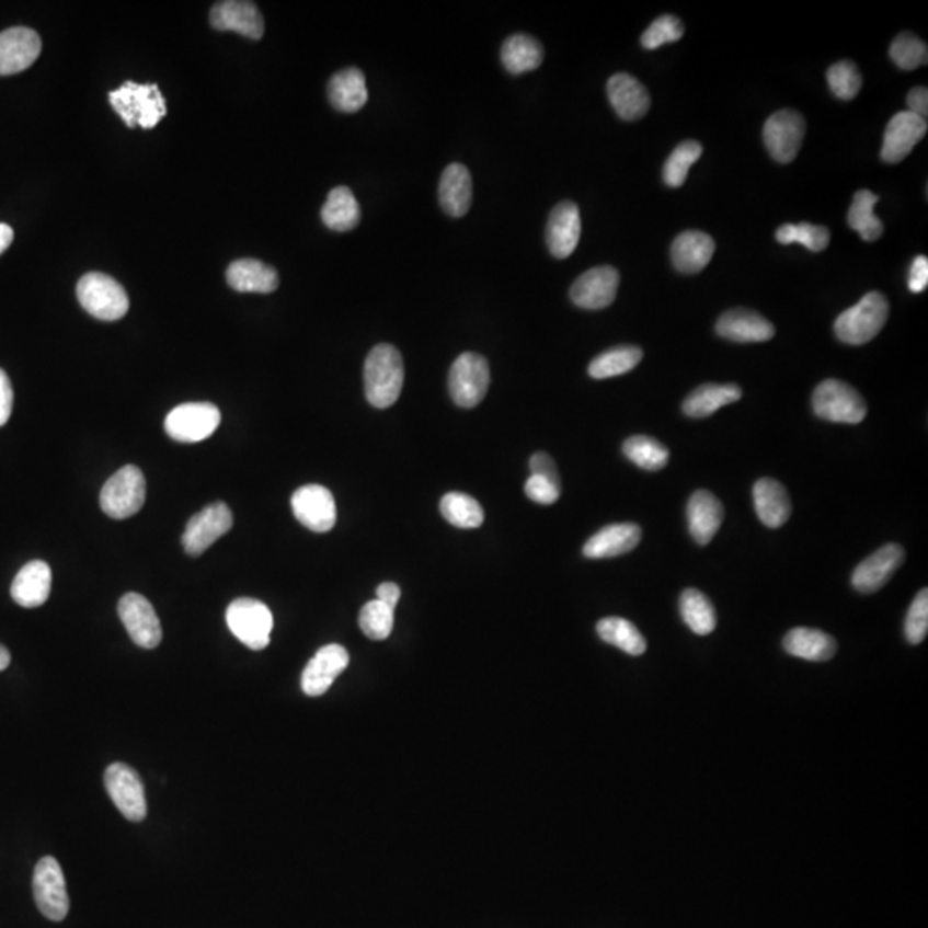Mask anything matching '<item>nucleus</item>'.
I'll use <instances>...</instances> for the list:
<instances>
[{
  "instance_id": "obj_14",
  "label": "nucleus",
  "mask_w": 928,
  "mask_h": 928,
  "mask_svg": "<svg viewBox=\"0 0 928 928\" xmlns=\"http://www.w3.org/2000/svg\"><path fill=\"white\" fill-rule=\"evenodd\" d=\"M121 621L133 642L141 649H157L162 642V626L152 604L140 594H126L117 606Z\"/></svg>"
},
{
  "instance_id": "obj_5",
  "label": "nucleus",
  "mask_w": 928,
  "mask_h": 928,
  "mask_svg": "<svg viewBox=\"0 0 928 928\" xmlns=\"http://www.w3.org/2000/svg\"><path fill=\"white\" fill-rule=\"evenodd\" d=\"M813 411L825 422L857 425L863 422L869 406L863 396L843 380L827 379L813 392Z\"/></svg>"
},
{
  "instance_id": "obj_32",
  "label": "nucleus",
  "mask_w": 928,
  "mask_h": 928,
  "mask_svg": "<svg viewBox=\"0 0 928 928\" xmlns=\"http://www.w3.org/2000/svg\"><path fill=\"white\" fill-rule=\"evenodd\" d=\"M754 503L758 518L769 528H781L791 516V499L777 480H758L754 486Z\"/></svg>"
},
{
  "instance_id": "obj_39",
  "label": "nucleus",
  "mask_w": 928,
  "mask_h": 928,
  "mask_svg": "<svg viewBox=\"0 0 928 928\" xmlns=\"http://www.w3.org/2000/svg\"><path fill=\"white\" fill-rule=\"evenodd\" d=\"M598 637L609 645L618 646L626 654L638 655L645 654L646 640L643 634L638 631L637 626L628 619L622 618H606L598 621Z\"/></svg>"
},
{
  "instance_id": "obj_3",
  "label": "nucleus",
  "mask_w": 928,
  "mask_h": 928,
  "mask_svg": "<svg viewBox=\"0 0 928 928\" xmlns=\"http://www.w3.org/2000/svg\"><path fill=\"white\" fill-rule=\"evenodd\" d=\"M887 319V298L882 293L872 291L837 317L834 331L843 343L861 346L881 334Z\"/></svg>"
},
{
  "instance_id": "obj_21",
  "label": "nucleus",
  "mask_w": 928,
  "mask_h": 928,
  "mask_svg": "<svg viewBox=\"0 0 928 928\" xmlns=\"http://www.w3.org/2000/svg\"><path fill=\"white\" fill-rule=\"evenodd\" d=\"M210 24L219 32L240 33L252 41H260L265 32V23L259 8L244 0H226L214 5Z\"/></svg>"
},
{
  "instance_id": "obj_37",
  "label": "nucleus",
  "mask_w": 928,
  "mask_h": 928,
  "mask_svg": "<svg viewBox=\"0 0 928 928\" xmlns=\"http://www.w3.org/2000/svg\"><path fill=\"white\" fill-rule=\"evenodd\" d=\"M877 202H879V196L873 195L869 190H860L857 195L852 196V204L848 211L849 228L857 231L861 236V240L869 241V243L879 240L884 234V224L873 214Z\"/></svg>"
},
{
  "instance_id": "obj_56",
  "label": "nucleus",
  "mask_w": 928,
  "mask_h": 928,
  "mask_svg": "<svg viewBox=\"0 0 928 928\" xmlns=\"http://www.w3.org/2000/svg\"><path fill=\"white\" fill-rule=\"evenodd\" d=\"M12 240H14V231L8 224H0V255L11 247Z\"/></svg>"
},
{
  "instance_id": "obj_30",
  "label": "nucleus",
  "mask_w": 928,
  "mask_h": 928,
  "mask_svg": "<svg viewBox=\"0 0 928 928\" xmlns=\"http://www.w3.org/2000/svg\"><path fill=\"white\" fill-rule=\"evenodd\" d=\"M226 277H228L229 286L240 293L268 295L279 287L277 271L260 260H236L229 265Z\"/></svg>"
},
{
  "instance_id": "obj_44",
  "label": "nucleus",
  "mask_w": 928,
  "mask_h": 928,
  "mask_svg": "<svg viewBox=\"0 0 928 928\" xmlns=\"http://www.w3.org/2000/svg\"><path fill=\"white\" fill-rule=\"evenodd\" d=\"M701 153H703V147L698 141L688 140L677 145L662 171V177L667 186H683L688 177L689 169L700 159Z\"/></svg>"
},
{
  "instance_id": "obj_35",
  "label": "nucleus",
  "mask_w": 928,
  "mask_h": 928,
  "mask_svg": "<svg viewBox=\"0 0 928 928\" xmlns=\"http://www.w3.org/2000/svg\"><path fill=\"white\" fill-rule=\"evenodd\" d=\"M501 60L511 75L535 71L543 62V47L534 36L525 33L511 35L501 48Z\"/></svg>"
},
{
  "instance_id": "obj_54",
  "label": "nucleus",
  "mask_w": 928,
  "mask_h": 928,
  "mask_svg": "<svg viewBox=\"0 0 928 928\" xmlns=\"http://www.w3.org/2000/svg\"><path fill=\"white\" fill-rule=\"evenodd\" d=\"M906 104H908V112L915 114V116L925 117L927 119L928 114V92L927 88L917 87L913 88L912 92L906 96Z\"/></svg>"
},
{
  "instance_id": "obj_2",
  "label": "nucleus",
  "mask_w": 928,
  "mask_h": 928,
  "mask_svg": "<svg viewBox=\"0 0 928 928\" xmlns=\"http://www.w3.org/2000/svg\"><path fill=\"white\" fill-rule=\"evenodd\" d=\"M114 111L128 128L152 129L168 114L164 95L157 84H138L126 81L123 87L108 93Z\"/></svg>"
},
{
  "instance_id": "obj_29",
  "label": "nucleus",
  "mask_w": 928,
  "mask_h": 928,
  "mask_svg": "<svg viewBox=\"0 0 928 928\" xmlns=\"http://www.w3.org/2000/svg\"><path fill=\"white\" fill-rule=\"evenodd\" d=\"M715 253L712 236L701 231H686L677 236L671 248L674 267L683 274H697L703 271Z\"/></svg>"
},
{
  "instance_id": "obj_16",
  "label": "nucleus",
  "mask_w": 928,
  "mask_h": 928,
  "mask_svg": "<svg viewBox=\"0 0 928 928\" xmlns=\"http://www.w3.org/2000/svg\"><path fill=\"white\" fill-rule=\"evenodd\" d=\"M619 272L609 265L591 268L571 286V301L583 310H604L618 295Z\"/></svg>"
},
{
  "instance_id": "obj_8",
  "label": "nucleus",
  "mask_w": 928,
  "mask_h": 928,
  "mask_svg": "<svg viewBox=\"0 0 928 928\" xmlns=\"http://www.w3.org/2000/svg\"><path fill=\"white\" fill-rule=\"evenodd\" d=\"M491 386L489 362L477 353H462L449 371L450 398L459 408L479 406Z\"/></svg>"
},
{
  "instance_id": "obj_34",
  "label": "nucleus",
  "mask_w": 928,
  "mask_h": 928,
  "mask_svg": "<svg viewBox=\"0 0 928 928\" xmlns=\"http://www.w3.org/2000/svg\"><path fill=\"white\" fill-rule=\"evenodd\" d=\"M784 649L793 657L825 662L836 655L837 642L830 634L813 628H794L784 638Z\"/></svg>"
},
{
  "instance_id": "obj_43",
  "label": "nucleus",
  "mask_w": 928,
  "mask_h": 928,
  "mask_svg": "<svg viewBox=\"0 0 928 928\" xmlns=\"http://www.w3.org/2000/svg\"><path fill=\"white\" fill-rule=\"evenodd\" d=\"M776 240L781 244H803L810 252H824L829 247L830 232L824 226L813 224H784L777 229Z\"/></svg>"
},
{
  "instance_id": "obj_33",
  "label": "nucleus",
  "mask_w": 928,
  "mask_h": 928,
  "mask_svg": "<svg viewBox=\"0 0 928 928\" xmlns=\"http://www.w3.org/2000/svg\"><path fill=\"white\" fill-rule=\"evenodd\" d=\"M742 387L736 383H706L695 389L683 403V411L689 419H707L715 411L742 399Z\"/></svg>"
},
{
  "instance_id": "obj_4",
  "label": "nucleus",
  "mask_w": 928,
  "mask_h": 928,
  "mask_svg": "<svg viewBox=\"0 0 928 928\" xmlns=\"http://www.w3.org/2000/svg\"><path fill=\"white\" fill-rule=\"evenodd\" d=\"M77 295L83 310L104 322H116L129 310V298L124 287L100 272L83 275L78 283Z\"/></svg>"
},
{
  "instance_id": "obj_20",
  "label": "nucleus",
  "mask_w": 928,
  "mask_h": 928,
  "mask_svg": "<svg viewBox=\"0 0 928 928\" xmlns=\"http://www.w3.org/2000/svg\"><path fill=\"white\" fill-rule=\"evenodd\" d=\"M350 664V654L344 646L325 645L313 655L301 676V688L308 697L328 694L332 683L337 679Z\"/></svg>"
},
{
  "instance_id": "obj_50",
  "label": "nucleus",
  "mask_w": 928,
  "mask_h": 928,
  "mask_svg": "<svg viewBox=\"0 0 928 928\" xmlns=\"http://www.w3.org/2000/svg\"><path fill=\"white\" fill-rule=\"evenodd\" d=\"M525 494L534 503L550 506L561 497V485L540 474H531L530 479L526 480Z\"/></svg>"
},
{
  "instance_id": "obj_15",
  "label": "nucleus",
  "mask_w": 928,
  "mask_h": 928,
  "mask_svg": "<svg viewBox=\"0 0 928 928\" xmlns=\"http://www.w3.org/2000/svg\"><path fill=\"white\" fill-rule=\"evenodd\" d=\"M293 513L301 525L316 534H325L337 522L334 495L322 485H305L293 494Z\"/></svg>"
},
{
  "instance_id": "obj_40",
  "label": "nucleus",
  "mask_w": 928,
  "mask_h": 928,
  "mask_svg": "<svg viewBox=\"0 0 928 928\" xmlns=\"http://www.w3.org/2000/svg\"><path fill=\"white\" fill-rule=\"evenodd\" d=\"M643 351L638 346H618L604 351L588 367L592 379L604 380L628 374L642 362Z\"/></svg>"
},
{
  "instance_id": "obj_19",
  "label": "nucleus",
  "mask_w": 928,
  "mask_h": 928,
  "mask_svg": "<svg viewBox=\"0 0 928 928\" xmlns=\"http://www.w3.org/2000/svg\"><path fill=\"white\" fill-rule=\"evenodd\" d=\"M928 124L925 117L915 116L912 112H900L893 119L889 121L885 128L884 145H882L881 157L887 164H897L901 160L912 153L927 135Z\"/></svg>"
},
{
  "instance_id": "obj_36",
  "label": "nucleus",
  "mask_w": 928,
  "mask_h": 928,
  "mask_svg": "<svg viewBox=\"0 0 928 928\" xmlns=\"http://www.w3.org/2000/svg\"><path fill=\"white\" fill-rule=\"evenodd\" d=\"M322 220L329 229L337 232L351 231L362 220L358 199L347 186H337L329 193L322 208Z\"/></svg>"
},
{
  "instance_id": "obj_53",
  "label": "nucleus",
  "mask_w": 928,
  "mask_h": 928,
  "mask_svg": "<svg viewBox=\"0 0 928 928\" xmlns=\"http://www.w3.org/2000/svg\"><path fill=\"white\" fill-rule=\"evenodd\" d=\"M12 403H14V391L8 374L0 368V426H4L11 419Z\"/></svg>"
},
{
  "instance_id": "obj_27",
  "label": "nucleus",
  "mask_w": 928,
  "mask_h": 928,
  "mask_svg": "<svg viewBox=\"0 0 928 928\" xmlns=\"http://www.w3.org/2000/svg\"><path fill=\"white\" fill-rule=\"evenodd\" d=\"M53 586V571L44 561H32L21 568L16 578L12 582L11 597L18 606L33 609L44 606L50 597Z\"/></svg>"
},
{
  "instance_id": "obj_24",
  "label": "nucleus",
  "mask_w": 928,
  "mask_h": 928,
  "mask_svg": "<svg viewBox=\"0 0 928 928\" xmlns=\"http://www.w3.org/2000/svg\"><path fill=\"white\" fill-rule=\"evenodd\" d=\"M610 105L621 119L638 121L650 108L649 90L628 72H618L607 83Z\"/></svg>"
},
{
  "instance_id": "obj_46",
  "label": "nucleus",
  "mask_w": 928,
  "mask_h": 928,
  "mask_svg": "<svg viewBox=\"0 0 928 928\" xmlns=\"http://www.w3.org/2000/svg\"><path fill=\"white\" fill-rule=\"evenodd\" d=\"M891 59L903 71H913L927 65L928 48L924 41L913 33H901L891 44Z\"/></svg>"
},
{
  "instance_id": "obj_13",
  "label": "nucleus",
  "mask_w": 928,
  "mask_h": 928,
  "mask_svg": "<svg viewBox=\"0 0 928 928\" xmlns=\"http://www.w3.org/2000/svg\"><path fill=\"white\" fill-rule=\"evenodd\" d=\"M232 523L234 518L228 504L214 503L199 511L187 522L184 530V552L193 558L204 554L208 547L214 546L220 537L231 530Z\"/></svg>"
},
{
  "instance_id": "obj_18",
  "label": "nucleus",
  "mask_w": 928,
  "mask_h": 928,
  "mask_svg": "<svg viewBox=\"0 0 928 928\" xmlns=\"http://www.w3.org/2000/svg\"><path fill=\"white\" fill-rule=\"evenodd\" d=\"M905 549L900 543H887L875 550L870 558L858 564L851 583L861 594H873L893 578L897 568L905 561Z\"/></svg>"
},
{
  "instance_id": "obj_38",
  "label": "nucleus",
  "mask_w": 928,
  "mask_h": 928,
  "mask_svg": "<svg viewBox=\"0 0 928 928\" xmlns=\"http://www.w3.org/2000/svg\"><path fill=\"white\" fill-rule=\"evenodd\" d=\"M679 610H681L683 621L686 622L689 630L701 634V637L712 633L718 626V616H715L712 602L700 591L688 588V591L683 592L681 598H679Z\"/></svg>"
},
{
  "instance_id": "obj_9",
  "label": "nucleus",
  "mask_w": 928,
  "mask_h": 928,
  "mask_svg": "<svg viewBox=\"0 0 928 928\" xmlns=\"http://www.w3.org/2000/svg\"><path fill=\"white\" fill-rule=\"evenodd\" d=\"M33 896L42 915L48 920L62 921L68 917L69 896L59 861L44 857L33 872Z\"/></svg>"
},
{
  "instance_id": "obj_45",
  "label": "nucleus",
  "mask_w": 928,
  "mask_h": 928,
  "mask_svg": "<svg viewBox=\"0 0 928 928\" xmlns=\"http://www.w3.org/2000/svg\"><path fill=\"white\" fill-rule=\"evenodd\" d=\"M359 628L365 637L380 642L391 637L394 628V609L387 607L380 600H371L363 606L359 612Z\"/></svg>"
},
{
  "instance_id": "obj_26",
  "label": "nucleus",
  "mask_w": 928,
  "mask_h": 928,
  "mask_svg": "<svg viewBox=\"0 0 928 928\" xmlns=\"http://www.w3.org/2000/svg\"><path fill=\"white\" fill-rule=\"evenodd\" d=\"M718 334L734 343H765L774 337L776 329L757 311L736 308L721 316L718 322Z\"/></svg>"
},
{
  "instance_id": "obj_7",
  "label": "nucleus",
  "mask_w": 928,
  "mask_h": 928,
  "mask_svg": "<svg viewBox=\"0 0 928 928\" xmlns=\"http://www.w3.org/2000/svg\"><path fill=\"white\" fill-rule=\"evenodd\" d=\"M229 630L243 645L263 650L271 643L274 618L271 609L255 598H236L226 610Z\"/></svg>"
},
{
  "instance_id": "obj_12",
  "label": "nucleus",
  "mask_w": 928,
  "mask_h": 928,
  "mask_svg": "<svg viewBox=\"0 0 928 928\" xmlns=\"http://www.w3.org/2000/svg\"><path fill=\"white\" fill-rule=\"evenodd\" d=\"M805 131V119L800 112L791 108L776 112L764 126L765 147L777 162L789 164L797 159Z\"/></svg>"
},
{
  "instance_id": "obj_49",
  "label": "nucleus",
  "mask_w": 928,
  "mask_h": 928,
  "mask_svg": "<svg viewBox=\"0 0 928 928\" xmlns=\"http://www.w3.org/2000/svg\"><path fill=\"white\" fill-rule=\"evenodd\" d=\"M928 631V591L924 588L913 600L906 616L905 634L912 645L924 642Z\"/></svg>"
},
{
  "instance_id": "obj_48",
  "label": "nucleus",
  "mask_w": 928,
  "mask_h": 928,
  "mask_svg": "<svg viewBox=\"0 0 928 928\" xmlns=\"http://www.w3.org/2000/svg\"><path fill=\"white\" fill-rule=\"evenodd\" d=\"M683 35H685V24L681 23V20L666 14V16L657 18L645 30L642 35V45L646 50H655L662 45L681 41Z\"/></svg>"
},
{
  "instance_id": "obj_1",
  "label": "nucleus",
  "mask_w": 928,
  "mask_h": 928,
  "mask_svg": "<svg viewBox=\"0 0 928 928\" xmlns=\"http://www.w3.org/2000/svg\"><path fill=\"white\" fill-rule=\"evenodd\" d=\"M404 383L403 356L391 344H379L365 362V396L377 410L391 408L398 401Z\"/></svg>"
},
{
  "instance_id": "obj_31",
  "label": "nucleus",
  "mask_w": 928,
  "mask_h": 928,
  "mask_svg": "<svg viewBox=\"0 0 928 928\" xmlns=\"http://www.w3.org/2000/svg\"><path fill=\"white\" fill-rule=\"evenodd\" d=\"M328 95L335 111L346 112V114L358 112L368 102L365 75L358 68H347L335 72L329 81Z\"/></svg>"
},
{
  "instance_id": "obj_11",
  "label": "nucleus",
  "mask_w": 928,
  "mask_h": 928,
  "mask_svg": "<svg viewBox=\"0 0 928 928\" xmlns=\"http://www.w3.org/2000/svg\"><path fill=\"white\" fill-rule=\"evenodd\" d=\"M105 788L124 817L141 822L147 817V798L140 774L126 764H112L105 770Z\"/></svg>"
},
{
  "instance_id": "obj_52",
  "label": "nucleus",
  "mask_w": 928,
  "mask_h": 928,
  "mask_svg": "<svg viewBox=\"0 0 928 928\" xmlns=\"http://www.w3.org/2000/svg\"><path fill=\"white\" fill-rule=\"evenodd\" d=\"M530 470L531 474H540V477H546V479L561 485V477H559L554 459L550 458L546 452H537V455L531 456Z\"/></svg>"
},
{
  "instance_id": "obj_55",
  "label": "nucleus",
  "mask_w": 928,
  "mask_h": 928,
  "mask_svg": "<svg viewBox=\"0 0 928 928\" xmlns=\"http://www.w3.org/2000/svg\"><path fill=\"white\" fill-rule=\"evenodd\" d=\"M399 598H401V591H399V586L396 583H382L377 588V600L382 602V604L391 607V609H396Z\"/></svg>"
},
{
  "instance_id": "obj_41",
  "label": "nucleus",
  "mask_w": 928,
  "mask_h": 928,
  "mask_svg": "<svg viewBox=\"0 0 928 928\" xmlns=\"http://www.w3.org/2000/svg\"><path fill=\"white\" fill-rule=\"evenodd\" d=\"M440 513H443L447 523L456 526V528H462V530L479 528L483 525V518H485L479 501H474L473 497L461 494V492H449V494L444 495L443 501H440Z\"/></svg>"
},
{
  "instance_id": "obj_22",
  "label": "nucleus",
  "mask_w": 928,
  "mask_h": 928,
  "mask_svg": "<svg viewBox=\"0 0 928 928\" xmlns=\"http://www.w3.org/2000/svg\"><path fill=\"white\" fill-rule=\"evenodd\" d=\"M582 236V217L578 205L561 202L550 211L547 222V244L555 259H568L578 247Z\"/></svg>"
},
{
  "instance_id": "obj_23",
  "label": "nucleus",
  "mask_w": 928,
  "mask_h": 928,
  "mask_svg": "<svg viewBox=\"0 0 928 928\" xmlns=\"http://www.w3.org/2000/svg\"><path fill=\"white\" fill-rule=\"evenodd\" d=\"M689 534L698 546L706 547L718 535L724 522V507L712 492L700 489L689 497L688 509Z\"/></svg>"
},
{
  "instance_id": "obj_10",
  "label": "nucleus",
  "mask_w": 928,
  "mask_h": 928,
  "mask_svg": "<svg viewBox=\"0 0 928 928\" xmlns=\"http://www.w3.org/2000/svg\"><path fill=\"white\" fill-rule=\"evenodd\" d=\"M220 425V411L211 403H186L175 406L165 419V432L177 443H199L210 437Z\"/></svg>"
},
{
  "instance_id": "obj_47",
  "label": "nucleus",
  "mask_w": 928,
  "mask_h": 928,
  "mask_svg": "<svg viewBox=\"0 0 928 928\" xmlns=\"http://www.w3.org/2000/svg\"><path fill=\"white\" fill-rule=\"evenodd\" d=\"M827 81H829L834 95L837 99L845 100V102L857 99L861 84H863L860 71L851 60H841V62L830 66L829 71H827Z\"/></svg>"
},
{
  "instance_id": "obj_51",
  "label": "nucleus",
  "mask_w": 928,
  "mask_h": 928,
  "mask_svg": "<svg viewBox=\"0 0 928 928\" xmlns=\"http://www.w3.org/2000/svg\"><path fill=\"white\" fill-rule=\"evenodd\" d=\"M928 286V259L924 255H918L913 260L912 268H909L908 287L909 291L924 293Z\"/></svg>"
},
{
  "instance_id": "obj_57",
  "label": "nucleus",
  "mask_w": 928,
  "mask_h": 928,
  "mask_svg": "<svg viewBox=\"0 0 928 928\" xmlns=\"http://www.w3.org/2000/svg\"><path fill=\"white\" fill-rule=\"evenodd\" d=\"M9 664H11V654L4 645H0V671L8 669Z\"/></svg>"
},
{
  "instance_id": "obj_17",
  "label": "nucleus",
  "mask_w": 928,
  "mask_h": 928,
  "mask_svg": "<svg viewBox=\"0 0 928 928\" xmlns=\"http://www.w3.org/2000/svg\"><path fill=\"white\" fill-rule=\"evenodd\" d=\"M42 53V41L33 30L16 26L0 33V77L32 68Z\"/></svg>"
},
{
  "instance_id": "obj_25",
  "label": "nucleus",
  "mask_w": 928,
  "mask_h": 928,
  "mask_svg": "<svg viewBox=\"0 0 928 928\" xmlns=\"http://www.w3.org/2000/svg\"><path fill=\"white\" fill-rule=\"evenodd\" d=\"M642 540V528L634 523H619L598 530L583 547L588 559H609L628 554Z\"/></svg>"
},
{
  "instance_id": "obj_28",
  "label": "nucleus",
  "mask_w": 928,
  "mask_h": 928,
  "mask_svg": "<svg viewBox=\"0 0 928 928\" xmlns=\"http://www.w3.org/2000/svg\"><path fill=\"white\" fill-rule=\"evenodd\" d=\"M473 199V180L462 164L447 165L438 184V202L447 216L465 217Z\"/></svg>"
},
{
  "instance_id": "obj_42",
  "label": "nucleus",
  "mask_w": 928,
  "mask_h": 928,
  "mask_svg": "<svg viewBox=\"0 0 928 928\" xmlns=\"http://www.w3.org/2000/svg\"><path fill=\"white\" fill-rule=\"evenodd\" d=\"M626 458L646 471H658L669 462V449L649 435H633L622 444Z\"/></svg>"
},
{
  "instance_id": "obj_6",
  "label": "nucleus",
  "mask_w": 928,
  "mask_h": 928,
  "mask_svg": "<svg viewBox=\"0 0 928 928\" xmlns=\"http://www.w3.org/2000/svg\"><path fill=\"white\" fill-rule=\"evenodd\" d=\"M145 501L147 482L140 468L133 465L112 474L100 492V507L112 519L131 518L140 513Z\"/></svg>"
}]
</instances>
